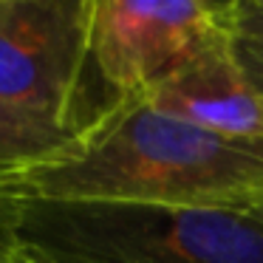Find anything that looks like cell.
Instances as JSON below:
<instances>
[{
	"label": "cell",
	"mask_w": 263,
	"mask_h": 263,
	"mask_svg": "<svg viewBox=\"0 0 263 263\" xmlns=\"http://www.w3.org/2000/svg\"><path fill=\"white\" fill-rule=\"evenodd\" d=\"M93 0H0V99L88 130L116 105L91 57Z\"/></svg>",
	"instance_id": "obj_3"
},
{
	"label": "cell",
	"mask_w": 263,
	"mask_h": 263,
	"mask_svg": "<svg viewBox=\"0 0 263 263\" xmlns=\"http://www.w3.org/2000/svg\"><path fill=\"white\" fill-rule=\"evenodd\" d=\"M223 17L232 40L263 46V0H229Z\"/></svg>",
	"instance_id": "obj_7"
},
{
	"label": "cell",
	"mask_w": 263,
	"mask_h": 263,
	"mask_svg": "<svg viewBox=\"0 0 263 263\" xmlns=\"http://www.w3.org/2000/svg\"><path fill=\"white\" fill-rule=\"evenodd\" d=\"M139 99L206 133L263 144V97L246 80L227 29L215 31L181 68Z\"/></svg>",
	"instance_id": "obj_5"
},
{
	"label": "cell",
	"mask_w": 263,
	"mask_h": 263,
	"mask_svg": "<svg viewBox=\"0 0 263 263\" xmlns=\"http://www.w3.org/2000/svg\"><path fill=\"white\" fill-rule=\"evenodd\" d=\"M232 43H235V57H238V63H240V68H243L249 85L263 97V46L240 43V40H232Z\"/></svg>",
	"instance_id": "obj_8"
},
{
	"label": "cell",
	"mask_w": 263,
	"mask_h": 263,
	"mask_svg": "<svg viewBox=\"0 0 263 263\" xmlns=\"http://www.w3.org/2000/svg\"><path fill=\"white\" fill-rule=\"evenodd\" d=\"M223 14L212 0H93V68L116 102L139 99L227 29Z\"/></svg>",
	"instance_id": "obj_4"
},
{
	"label": "cell",
	"mask_w": 263,
	"mask_h": 263,
	"mask_svg": "<svg viewBox=\"0 0 263 263\" xmlns=\"http://www.w3.org/2000/svg\"><path fill=\"white\" fill-rule=\"evenodd\" d=\"M9 238V232H6V223H3V215H0V243Z\"/></svg>",
	"instance_id": "obj_9"
},
{
	"label": "cell",
	"mask_w": 263,
	"mask_h": 263,
	"mask_svg": "<svg viewBox=\"0 0 263 263\" xmlns=\"http://www.w3.org/2000/svg\"><path fill=\"white\" fill-rule=\"evenodd\" d=\"M0 201H80L255 212L263 144H243L122 99L60 159L0 187Z\"/></svg>",
	"instance_id": "obj_1"
},
{
	"label": "cell",
	"mask_w": 263,
	"mask_h": 263,
	"mask_svg": "<svg viewBox=\"0 0 263 263\" xmlns=\"http://www.w3.org/2000/svg\"><path fill=\"white\" fill-rule=\"evenodd\" d=\"M82 133L0 99V187L68 153Z\"/></svg>",
	"instance_id": "obj_6"
},
{
	"label": "cell",
	"mask_w": 263,
	"mask_h": 263,
	"mask_svg": "<svg viewBox=\"0 0 263 263\" xmlns=\"http://www.w3.org/2000/svg\"><path fill=\"white\" fill-rule=\"evenodd\" d=\"M255 212H257V215H260V218H263V204H260V206H257V210H255Z\"/></svg>",
	"instance_id": "obj_10"
},
{
	"label": "cell",
	"mask_w": 263,
	"mask_h": 263,
	"mask_svg": "<svg viewBox=\"0 0 263 263\" xmlns=\"http://www.w3.org/2000/svg\"><path fill=\"white\" fill-rule=\"evenodd\" d=\"M0 215L37 263H263L257 212L0 201Z\"/></svg>",
	"instance_id": "obj_2"
}]
</instances>
